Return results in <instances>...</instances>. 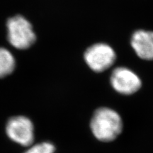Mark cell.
<instances>
[{"mask_svg":"<svg viewBox=\"0 0 153 153\" xmlns=\"http://www.w3.org/2000/svg\"><path fill=\"white\" fill-rule=\"evenodd\" d=\"M123 127V120L119 114L108 107L97 108L90 120L91 133L101 142L114 141L122 133Z\"/></svg>","mask_w":153,"mask_h":153,"instance_id":"6da1fadb","label":"cell"},{"mask_svg":"<svg viewBox=\"0 0 153 153\" xmlns=\"http://www.w3.org/2000/svg\"><path fill=\"white\" fill-rule=\"evenodd\" d=\"M7 38L13 47L27 49L35 43L36 37L30 23L24 16L17 15L7 21Z\"/></svg>","mask_w":153,"mask_h":153,"instance_id":"7a4b0ae2","label":"cell"},{"mask_svg":"<svg viewBox=\"0 0 153 153\" xmlns=\"http://www.w3.org/2000/svg\"><path fill=\"white\" fill-rule=\"evenodd\" d=\"M85 62L95 72H102L114 64L116 55L109 45L99 43L91 45L84 55Z\"/></svg>","mask_w":153,"mask_h":153,"instance_id":"3957f363","label":"cell"},{"mask_svg":"<svg viewBox=\"0 0 153 153\" xmlns=\"http://www.w3.org/2000/svg\"><path fill=\"white\" fill-rule=\"evenodd\" d=\"M6 133L11 140L24 147L33 145L35 139L33 124L29 118L24 116L9 118L6 125Z\"/></svg>","mask_w":153,"mask_h":153,"instance_id":"277c9868","label":"cell"},{"mask_svg":"<svg viewBox=\"0 0 153 153\" xmlns=\"http://www.w3.org/2000/svg\"><path fill=\"white\" fill-rule=\"evenodd\" d=\"M110 83L113 89L122 95L133 94L142 87V82L137 74L125 67L113 70Z\"/></svg>","mask_w":153,"mask_h":153,"instance_id":"5b68a950","label":"cell"},{"mask_svg":"<svg viewBox=\"0 0 153 153\" xmlns=\"http://www.w3.org/2000/svg\"><path fill=\"white\" fill-rule=\"evenodd\" d=\"M131 44L140 58L145 60H153V31L135 30L131 36Z\"/></svg>","mask_w":153,"mask_h":153,"instance_id":"8992f818","label":"cell"},{"mask_svg":"<svg viewBox=\"0 0 153 153\" xmlns=\"http://www.w3.org/2000/svg\"><path fill=\"white\" fill-rule=\"evenodd\" d=\"M16 67V61L8 50L0 48V78L12 73Z\"/></svg>","mask_w":153,"mask_h":153,"instance_id":"52a82bcc","label":"cell"},{"mask_svg":"<svg viewBox=\"0 0 153 153\" xmlns=\"http://www.w3.org/2000/svg\"><path fill=\"white\" fill-rule=\"evenodd\" d=\"M55 147L53 143L43 142L32 145L24 153H54Z\"/></svg>","mask_w":153,"mask_h":153,"instance_id":"ba28073f","label":"cell"}]
</instances>
